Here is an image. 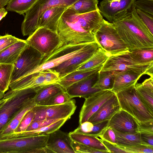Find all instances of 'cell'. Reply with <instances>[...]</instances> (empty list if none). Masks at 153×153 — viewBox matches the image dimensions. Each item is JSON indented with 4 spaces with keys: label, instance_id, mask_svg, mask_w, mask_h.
Segmentation results:
<instances>
[{
    "label": "cell",
    "instance_id": "f546056e",
    "mask_svg": "<svg viewBox=\"0 0 153 153\" xmlns=\"http://www.w3.org/2000/svg\"><path fill=\"white\" fill-rule=\"evenodd\" d=\"M107 53L100 48L88 59L78 67L75 71L88 70L103 65L109 56Z\"/></svg>",
    "mask_w": 153,
    "mask_h": 153
},
{
    "label": "cell",
    "instance_id": "9f6ffc18",
    "mask_svg": "<svg viewBox=\"0 0 153 153\" xmlns=\"http://www.w3.org/2000/svg\"><path fill=\"white\" fill-rule=\"evenodd\" d=\"M113 0H102V1H112Z\"/></svg>",
    "mask_w": 153,
    "mask_h": 153
},
{
    "label": "cell",
    "instance_id": "11a10c76",
    "mask_svg": "<svg viewBox=\"0 0 153 153\" xmlns=\"http://www.w3.org/2000/svg\"><path fill=\"white\" fill-rule=\"evenodd\" d=\"M4 94V93L0 91V100L3 98Z\"/></svg>",
    "mask_w": 153,
    "mask_h": 153
},
{
    "label": "cell",
    "instance_id": "52a82bcc",
    "mask_svg": "<svg viewBox=\"0 0 153 153\" xmlns=\"http://www.w3.org/2000/svg\"><path fill=\"white\" fill-rule=\"evenodd\" d=\"M40 88L16 91L10 90L4 94V98L7 99L0 108V131L25 103L34 97Z\"/></svg>",
    "mask_w": 153,
    "mask_h": 153
},
{
    "label": "cell",
    "instance_id": "4fadbf2b",
    "mask_svg": "<svg viewBox=\"0 0 153 153\" xmlns=\"http://www.w3.org/2000/svg\"><path fill=\"white\" fill-rule=\"evenodd\" d=\"M136 0L102 1L99 6L100 12L102 16L111 23L117 21L131 13L135 8Z\"/></svg>",
    "mask_w": 153,
    "mask_h": 153
},
{
    "label": "cell",
    "instance_id": "e575fe53",
    "mask_svg": "<svg viewBox=\"0 0 153 153\" xmlns=\"http://www.w3.org/2000/svg\"><path fill=\"white\" fill-rule=\"evenodd\" d=\"M37 0H11L6 7L8 11L23 15Z\"/></svg>",
    "mask_w": 153,
    "mask_h": 153
},
{
    "label": "cell",
    "instance_id": "ac0fdd59",
    "mask_svg": "<svg viewBox=\"0 0 153 153\" xmlns=\"http://www.w3.org/2000/svg\"><path fill=\"white\" fill-rule=\"evenodd\" d=\"M108 126L121 132H138L136 119L128 112L121 109L110 120Z\"/></svg>",
    "mask_w": 153,
    "mask_h": 153
},
{
    "label": "cell",
    "instance_id": "1f68e13d",
    "mask_svg": "<svg viewBox=\"0 0 153 153\" xmlns=\"http://www.w3.org/2000/svg\"><path fill=\"white\" fill-rule=\"evenodd\" d=\"M113 129L114 132L117 144H118L125 145L142 144L149 146L142 140L140 134L139 132L122 133Z\"/></svg>",
    "mask_w": 153,
    "mask_h": 153
},
{
    "label": "cell",
    "instance_id": "6da1fadb",
    "mask_svg": "<svg viewBox=\"0 0 153 153\" xmlns=\"http://www.w3.org/2000/svg\"><path fill=\"white\" fill-rule=\"evenodd\" d=\"M103 19L99 8L79 14L68 7L59 19L56 33L63 45L96 42L94 34Z\"/></svg>",
    "mask_w": 153,
    "mask_h": 153
},
{
    "label": "cell",
    "instance_id": "7a4b0ae2",
    "mask_svg": "<svg viewBox=\"0 0 153 153\" xmlns=\"http://www.w3.org/2000/svg\"><path fill=\"white\" fill-rule=\"evenodd\" d=\"M112 23L129 52L153 49V34L137 13L136 8L131 13Z\"/></svg>",
    "mask_w": 153,
    "mask_h": 153
},
{
    "label": "cell",
    "instance_id": "681fc988",
    "mask_svg": "<svg viewBox=\"0 0 153 153\" xmlns=\"http://www.w3.org/2000/svg\"><path fill=\"white\" fill-rule=\"evenodd\" d=\"M140 134L142 140L147 146L153 147V134Z\"/></svg>",
    "mask_w": 153,
    "mask_h": 153
},
{
    "label": "cell",
    "instance_id": "2e32d148",
    "mask_svg": "<svg viewBox=\"0 0 153 153\" xmlns=\"http://www.w3.org/2000/svg\"><path fill=\"white\" fill-rule=\"evenodd\" d=\"M51 83L46 78L45 71L35 73L11 82L10 90L16 91L29 88H41Z\"/></svg>",
    "mask_w": 153,
    "mask_h": 153
},
{
    "label": "cell",
    "instance_id": "83f0119b",
    "mask_svg": "<svg viewBox=\"0 0 153 153\" xmlns=\"http://www.w3.org/2000/svg\"><path fill=\"white\" fill-rule=\"evenodd\" d=\"M65 91L57 83L48 85L39 88L33 99L36 105H43L54 95Z\"/></svg>",
    "mask_w": 153,
    "mask_h": 153
},
{
    "label": "cell",
    "instance_id": "5b68a950",
    "mask_svg": "<svg viewBox=\"0 0 153 153\" xmlns=\"http://www.w3.org/2000/svg\"><path fill=\"white\" fill-rule=\"evenodd\" d=\"M77 0H37L26 13L22 24L23 36L31 35L38 27V22L41 14L47 9L56 7L68 8Z\"/></svg>",
    "mask_w": 153,
    "mask_h": 153
},
{
    "label": "cell",
    "instance_id": "680465c9",
    "mask_svg": "<svg viewBox=\"0 0 153 153\" xmlns=\"http://www.w3.org/2000/svg\"><path fill=\"white\" fill-rule=\"evenodd\" d=\"M0 153H1V152H0Z\"/></svg>",
    "mask_w": 153,
    "mask_h": 153
},
{
    "label": "cell",
    "instance_id": "8fae6325",
    "mask_svg": "<svg viewBox=\"0 0 153 153\" xmlns=\"http://www.w3.org/2000/svg\"><path fill=\"white\" fill-rule=\"evenodd\" d=\"M76 108L75 101L73 99L59 105H36L32 109L34 114L32 122L44 120L69 119L75 112Z\"/></svg>",
    "mask_w": 153,
    "mask_h": 153
},
{
    "label": "cell",
    "instance_id": "cb8c5ba5",
    "mask_svg": "<svg viewBox=\"0 0 153 153\" xmlns=\"http://www.w3.org/2000/svg\"><path fill=\"white\" fill-rule=\"evenodd\" d=\"M103 65L88 70L74 71L60 77L59 80L56 83L65 90L74 84L85 79L99 72Z\"/></svg>",
    "mask_w": 153,
    "mask_h": 153
},
{
    "label": "cell",
    "instance_id": "836d02e7",
    "mask_svg": "<svg viewBox=\"0 0 153 153\" xmlns=\"http://www.w3.org/2000/svg\"><path fill=\"white\" fill-rule=\"evenodd\" d=\"M13 64H0V91L5 93L9 88Z\"/></svg>",
    "mask_w": 153,
    "mask_h": 153
},
{
    "label": "cell",
    "instance_id": "8992f818",
    "mask_svg": "<svg viewBox=\"0 0 153 153\" xmlns=\"http://www.w3.org/2000/svg\"><path fill=\"white\" fill-rule=\"evenodd\" d=\"M94 35L95 41L100 48L109 56L128 51L114 24L104 19Z\"/></svg>",
    "mask_w": 153,
    "mask_h": 153
},
{
    "label": "cell",
    "instance_id": "f1b7e54d",
    "mask_svg": "<svg viewBox=\"0 0 153 153\" xmlns=\"http://www.w3.org/2000/svg\"><path fill=\"white\" fill-rule=\"evenodd\" d=\"M72 140L96 148L109 152L98 137L84 134L77 133L73 131L68 133Z\"/></svg>",
    "mask_w": 153,
    "mask_h": 153
},
{
    "label": "cell",
    "instance_id": "7c38bea8",
    "mask_svg": "<svg viewBox=\"0 0 153 153\" xmlns=\"http://www.w3.org/2000/svg\"><path fill=\"white\" fill-rule=\"evenodd\" d=\"M43 59L39 52L28 45L13 64L10 83L25 76L39 65Z\"/></svg>",
    "mask_w": 153,
    "mask_h": 153
},
{
    "label": "cell",
    "instance_id": "c3c4849f",
    "mask_svg": "<svg viewBox=\"0 0 153 153\" xmlns=\"http://www.w3.org/2000/svg\"><path fill=\"white\" fill-rule=\"evenodd\" d=\"M101 141L110 153H128V152L119 147L115 144L100 139Z\"/></svg>",
    "mask_w": 153,
    "mask_h": 153
},
{
    "label": "cell",
    "instance_id": "bcb514c9",
    "mask_svg": "<svg viewBox=\"0 0 153 153\" xmlns=\"http://www.w3.org/2000/svg\"><path fill=\"white\" fill-rule=\"evenodd\" d=\"M138 132L153 134V120L144 122L137 121Z\"/></svg>",
    "mask_w": 153,
    "mask_h": 153
},
{
    "label": "cell",
    "instance_id": "816d5d0a",
    "mask_svg": "<svg viewBox=\"0 0 153 153\" xmlns=\"http://www.w3.org/2000/svg\"><path fill=\"white\" fill-rule=\"evenodd\" d=\"M7 13V11L4 7L1 8L0 10V21L5 17Z\"/></svg>",
    "mask_w": 153,
    "mask_h": 153
},
{
    "label": "cell",
    "instance_id": "603a6c76",
    "mask_svg": "<svg viewBox=\"0 0 153 153\" xmlns=\"http://www.w3.org/2000/svg\"><path fill=\"white\" fill-rule=\"evenodd\" d=\"M135 88L141 101L153 115V77L146 79L142 83H136Z\"/></svg>",
    "mask_w": 153,
    "mask_h": 153
},
{
    "label": "cell",
    "instance_id": "60d3db41",
    "mask_svg": "<svg viewBox=\"0 0 153 153\" xmlns=\"http://www.w3.org/2000/svg\"><path fill=\"white\" fill-rule=\"evenodd\" d=\"M109 120H104L93 124L92 131L87 135L98 137L109 125Z\"/></svg>",
    "mask_w": 153,
    "mask_h": 153
},
{
    "label": "cell",
    "instance_id": "7bdbcfd3",
    "mask_svg": "<svg viewBox=\"0 0 153 153\" xmlns=\"http://www.w3.org/2000/svg\"><path fill=\"white\" fill-rule=\"evenodd\" d=\"M136 11L142 21L153 34V16L138 9H136Z\"/></svg>",
    "mask_w": 153,
    "mask_h": 153
},
{
    "label": "cell",
    "instance_id": "ab89813d",
    "mask_svg": "<svg viewBox=\"0 0 153 153\" xmlns=\"http://www.w3.org/2000/svg\"><path fill=\"white\" fill-rule=\"evenodd\" d=\"M131 52L142 61H153V49L138 50Z\"/></svg>",
    "mask_w": 153,
    "mask_h": 153
},
{
    "label": "cell",
    "instance_id": "f6af8a7d",
    "mask_svg": "<svg viewBox=\"0 0 153 153\" xmlns=\"http://www.w3.org/2000/svg\"><path fill=\"white\" fill-rule=\"evenodd\" d=\"M99 137L102 140L117 144L114 132L110 126H108Z\"/></svg>",
    "mask_w": 153,
    "mask_h": 153
},
{
    "label": "cell",
    "instance_id": "9c48e42d",
    "mask_svg": "<svg viewBox=\"0 0 153 153\" xmlns=\"http://www.w3.org/2000/svg\"><path fill=\"white\" fill-rule=\"evenodd\" d=\"M89 43H83L63 45L44 57L39 65L30 71L24 76L57 67L81 52Z\"/></svg>",
    "mask_w": 153,
    "mask_h": 153
},
{
    "label": "cell",
    "instance_id": "d4e9b609",
    "mask_svg": "<svg viewBox=\"0 0 153 153\" xmlns=\"http://www.w3.org/2000/svg\"><path fill=\"white\" fill-rule=\"evenodd\" d=\"M113 88L111 90L116 93L131 85L135 84L143 74L130 71H116Z\"/></svg>",
    "mask_w": 153,
    "mask_h": 153
},
{
    "label": "cell",
    "instance_id": "f907efd6",
    "mask_svg": "<svg viewBox=\"0 0 153 153\" xmlns=\"http://www.w3.org/2000/svg\"><path fill=\"white\" fill-rule=\"evenodd\" d=\"M52 152L46 146L29 151L28 153H49Z\"/></svg>",
    "mask_w": 153,
    "mask_h": 153
},
{
    "label": "cell",
    "instance_id": "6f0895ef",
    "mask_svg": "<svg viewBox=\"0 0 153 153\" xmlns=\"http://www.w3.org/2000/svg\"><path fill=\"white\" fill-rule=\"evenodd\" d=\"M142 0V1H153V0Z\"/></svg>",
    "mask_w": 153,
    "mask_h": 153
},
{
    "label": "cell",
    "instance_id": "7402d4cb",
    "mask_svg": "<svg viewBox=\"0 0 153 153\" xmlns=\"http://www.w3.org/2000/svg\"><path fill=\"white\" fill-rule=\"evenodd\" d=\"M67 8L56 7L48 9L40 15L38 22V27H43L56 32L59 19Z\"/></svg>",
    "mask_w": 153,
    "mask_h": 153
},
{
    "label": "cell",
    "instance_id": "8d00e7d4",
    "mask_svg": "<svg viewBox=\"0 0 153 153\" xmlns=\"http://www.w3.org/2000/svg\"><path fill=\"white\" fill-rule=\"evenodd\" d=\"M117 145L128 153H153V147L145 145H125L117 144Z\"/></svg>",
    "mask_w": 153,
    "mask_h": 153
},
{
    "label": "cell",
    "instance_id": "d6986e66",
    "mask_svg": "<svg viewBox=\"0 0 153 153\" xmlns=\"http://www.w3.org/2000/svg\"><path fill=\"white\" fill-rule=\"evenodd\" d=\"M99 72L74 84L65 90L66 92L71 99L75 97L85 98L100 91L93 87L97 80Z\"/></svg>",
    "mask_w": 153,
    "mask_h": 153
},
{
    "label": "cell",
    "instance_id": "9a60e30c",
    "mask_svg": "<svg viewBox=\"0 0 153 153\" xmlns=\"http://www.w3.org/2000/svg\"><path fill=\"white\" fill-rule=\"evenodd\" d=\"M114 93L110 90H100L85 98L79 113V124L87 121Z\"/></svg>",
    "mask_w": 153,
    "mask_h": 153
},
{
    "label": "cell",
    "instance_id": "ba28073f",
    "mask_svg": "<svg viewBox=\"0 0 153 153\" xmlns=\"http://www.w3.org/2000/svg\"><path fill=\"white\" fill-rule=\"evenodd\" d=\"M25 40L43 58L63 45L56 32L43 27H38Z\"/></svg>",
    "mask_w": 153,
    "mask_h": 153
},
{
    "label": "cell",
    "instance_id": "ffe728a7",
    "mask_svg": "<svg viewBox=\"0 0 153 153\" xmlns=\"http://www.w3.org/2000/svg\"><path fill=\"white\" fill-rule=\"evenodd\" d=\"M120 107L114 93L105 102L87 121L93 124L104 120H110Z\"/></svg>",
    "mask_w": 153,
    "mask_h": 153
},
{
    "label": "cell",
    "instance_id": "e0dca14e",
    "mask_svg": "<svg viewBox=\"0 0 153 153\" xmlns=\"http://www.w3.org/2000/svg\"><path fill=\"white\" fill-rule=\"evenodd\" d=\"M68 134L58 129L49 134L46 146L52 153H75Z\"/></svg>",
    "mask_w": 153,
    "mask_h": 153
},
{
    "label": "cell",
    "instance_id": "db71d44e",
    "mask_svg": "<svg viewBox=\"0 0 153 153\" xmlns=\"http://www.w3.org/2000/svg\"><path fill=\"white\" fill-rule=\"evenodd\" d=\"M7 99V98H3L2 99L0 100V108L6 101Z\"/></svg>",
    "mask_w": 153,
    "mask_h": 153
},
{
    "label": "cell",
    "instance_id": "5bb4252c",
    "mask_svg": "<svg viewBox=\"0 0 153 153\" xmlns=\"http://www.w3.org/2000/svg\"><path fill=\"white\" fill-rule=\"evenodd\" d=\"M99 48L97 42L90 43L81 52L52 69L59 73V78L73 72L88 59Z\"/></svg>",
    "mask_w": 153,
    "mask_h": 153
},
{
    "label": "cell",
    "instance_id": "484cf974",
    "mask_svg": "<svg viewBox=\"0 0 153 153\" xmlns=\"http://www.w3.org/2000/svg\"><path fill=\"white\" fill-rule=\"evenodd\" d=\"M68 120V118L61 119L50 125L34 130L14 132L7 135L3 139L21 137L48 135L59 129Z\"/></svg>",
    "mask_w": 153,
    "mask_h": 153
},
{
    "label": "cell",
    "instance_id": "4316f807",
    "mask_svg": "<svg viewBox=\"0 0 153 153\" xmlns=\"http://www.w3.org/2000/svg\"><path fill=\"white\" fill-rule=\"evenodd\" d=\"M28 45L25 40L20 39L0 52V64H13Z\"/></svg>",
    "mask_w": 153,
    "mask_h": 153
},
{
    "label": "cell",
    "instance_id": "7dc6e473",
    "mask_svg": "<svg viewBox=\"0 0 153 153\" xmlns=\"http://www.w3.org/2000/svg\"><path fill=\"white\" fill-rule=\"evenodd\" d=\"M59 120L60 119L44 120L32 122L27 127L25 131L31 130L47 126Z\"/></svg>",
    "mask_w": 153,
    "mask_h": 153
},
{
    "label": "cell",
    "instance_id": "d6a6232c",
    "mask_svg": "<svg viewBox=\"0 0 153 153\" xmlns=\"http://www.w3.org/2000/svg\"><path fill=\"white\" fill-rule=\"evenodd\" d=\"M98 0H77L68 8L79 14L96 11L99 9Z\"/></svg>",
    "mask_w": 153,
    "mask_h": 153
},
{
    "label": "cell",
    "instance_id": "ee69618b",
    "mask_svg": "<svg viewBox=\"0 0 153 153\" xmlns=\"http://www.w3.org/2000/svg\"><path fill=\"white\" fill-rule=\"evenodd\" d=\"M136 9H138L153 16V1L136 0Z\"/></svg>",
    "mask_w": 153,
    "mask_h": 153
},
{
    "label": "cell",
    "instance_id": "4dcf8cb0",
    "mask_svg": "<svg viewBox=\"0 0 153 153\" xmlns=\"http://www.w3.org/2000/svg\"><path fill=\"white\" fill-rule=\"evenodd\" d=\"M116 72L115 71H99L97 80L93 87L100 90H111Z\"/></svg>",
    "mask_w": 153,
    "mask_h": 153
},
{
    "label": "cell",
    "instance_id": "277c9868",
    "mask_svg": "<svg viewBox=\"0 0 153 153\" xmlns=\"http://www.w3.org/2000/svg\"><path fill=\"white\" fill-rule=\"evenodd\" d=\"M131 85L115 93L120 109L123 110L139 122L153 120L152 115L141 101L135 88Z\"/></svg>",
    "mask_w": 153,
    "mask_h": 153
},
{
    "label": "cell",
    "instance_id": "d590c367",
    "mask_svg": "<svg viewBox=\"0 0 153 153\" xmlns=\"http://www.w3.org/2000/svg\"><path fill=\"white\" fill-rule=\"evenodd\" d=\"M71 144L75 153H109L107 151L92 147L73 140Z\"/></svg>",
    "mask_w": 153,
    "mask_h": 153
},
{
    "label": "cell",
    "instance_id": "44dd1931",
    "mask_svg": "<svg viewBox=\"0 0 153 153\" xmlns=\"http://www.w3.org/2000/svg\"><path fill=\"white\" fill-rule=\"evenodd\" d=\"M33 98L25 103L0 131V139L14 132L25 114L36 105Z\"/></svg>",
    "mask_w": 153,
    "mask_h": 153
},
{
    "label": "cell",
    "instance_id": "f5cc1de1",
    "mask_svg": "<svg viewBox=\"0 0 153 153\" xmlns=\"http://www.w3.org/2000/svg\"><path fill=\"white\" fill-rule=\"evenodd\" d=\"M11 0H0V9L7 5Z\"/></svg>",
    "mask_w": 153,
    "mask_h": 153
},
{
    "label": "cell",
    "instance_id": "b9f144b4",
    "mask_svg": "<svg viewBox=\"0 0 153 153\" xmlns=\"http://www.w3.org/2000/svg\"><path fill=\"white\" fill-rule=\"evenodd\" d=\"M20 39L11 35L0 36V52Z\"/></svg>",
    "mask_w": 153,
    "mask_h": 153
},
{
    "label": "cell",
    "instance_id": "f35d334b",
    "mask_svg": "<svg viewBox=\"0 0 153 153\" xmlns=\"http://www.w3.org/2000/svg\"><path fill=\"white\" fill-rule=\"evenodd\" d=\"M34 117V113L32 109L25 114L14 132H18L25 131L27 127L32 122Z\"/></svg>",
    "mask_w": 153,
    "mask_h": 153
},
{
    "label": "cell",
    "instance_id": "74e56055",
    "mask_svg": "<svg viewBox=\"0 0 153 153\" xmlns=\"http://www.w3.org/2000/svg\"><path fill=\"white\" fill-rule=\"evenodd\" d=\"M72 99L65 91L58 93L51 97L43 105H53L63 104Z\"/></svg>",
    "mask_w": 153,
    "mask_h": 153
},
{
    "label": "cell",
    "instance_id": "30bf717a",
    "mask_svg": "<svg viewBox=\"0 0 153 153\" xmlns=\"http://www.w3.org/2000/svg\"><path fill=\"white\" fill-rule=\"evenodd\" d=\"M48 137L49 134L0 139V152L28 153L31 150L45 147Z\"/></svg>",
    "mask_w": 153,
    "mask_h": 153
},
{
    "label": "cell",
    "instance_id": "3957f363",
    "mask_svg": "<svg viewBox=\"0 0 153 153\" xmlns=\"http://www.w3.org/2000/svg\"><path fill=\"white\" fill-rule=\"evenodd\" d=\"M130 71L153 77V61H142L128 51L109 56L100 71Z\"/></svg>",
    "mask_w": 153,
    "mask_h": 153
}]
</instances>
